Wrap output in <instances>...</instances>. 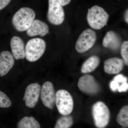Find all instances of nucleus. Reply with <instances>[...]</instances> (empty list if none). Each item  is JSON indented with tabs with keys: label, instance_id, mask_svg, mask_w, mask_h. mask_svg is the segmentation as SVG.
<instances>
[{
	"label": "nucleus",
	"instance_id": "f257e3e1",
	"mask_svg": "<svg viewBox=\"0 0 128 128\" xmlns=\"http://www.w3.org/2000/svg\"><path fill=\"white\" fill-rule=\"evenodd\" d=\"M35 12L31 8H22L14 14L12 23L17 31L24 32L30 27L35 19Z\"/></svg>",
	"mask_w": 128,
	"mask_h": 128
},
{
	"label": "nucleus",
	"instance_id": "f03ea898",
	"mask_svg": "<svg viewBox=\"0 0 128 128\" xmlns=\"http://www.w3.org/2000/svg\"><path fill=\"white\" fill-rule=\"evenodd\" d=\"M109 16L102 8L98 6L88 9L87 20L89 26L95 30H100L107 25Z\"/></svg>",
	"mask_w": 128,
	"mask_h": 128
},
{
	"label": "nucleus",
	"instance_id": "7ed1b4c3",
	"mask_svg": "<svg viewBox=\"0 0 128 128\" xmlns=\"http://www.w3.org/2000/svg\"><path fill=\"white\" fill-rule=\"evenodd\" d=\"M46 48V43L44 40L39 38L30 40L25 48L26 59L30 62L36 61L44 54Z\"/></svg>",
	"mask_w": 128,
	"mask_h": 128
},
{
	"label": "nucleus",
	"instance_id": "20e7f679",
	"mask_svg": "<svg viewBox=\"0 0 128 128\" xmlns=\"http://www.w3.org/2000/svg\"><path fill=\"white\" fill-rule=\"evenodd\" d=\"M92 114L95 126L97 128H105L109 124L110 112L107 106L103 102L98 101L94 104Z\"/></svg>",
	"mask_w": 128,
	"mask_h": 128
},
{
	"label": "nucleus",
	"instance_id": "39448f33",
	"mask_svg": "<svg viewBox=\"0 0 128 128\" xmlns=\"http://www.w3.org/2000/svg\"><path fill=\"white\" fill-rule=\"evenodd\" d=\"M55 104L59 112L63 116L70 115L74 107L73 98L68 92L64 89L56 93Z\"/></svg>",
	"mask_w": 128,
	"mask_h": 128
},
{
	"label": "nucleus",
	"instance_id": "423d86ee",
	"mask_svg": "<svg viewBox=\"0 0 128 128\" xmlns=\"http://www.w3.org/2000/svg\"><path fill=\"white\" fill-rule=\"evenodd\" d=\"M64 18V9L59 0H48V21L53 25H58L63 23Z\"/></svg>",
	"mask_w": 128,
	"mask_h": 128
},
{
	"label": "nucleus",
	"instance_id": "0eeeda50",
	"mask_svg": "<svg viewBox=\"0 0 128 128\" xmlns=\"http://www.w3.org/2000/svg\"><path fill=\"white\" fill-rule=\"evenodd\" d=\"M96 35L92 29H86L79 36L76 44V49L78 53L86 52L93 46L96 42Z\"/></svg>",
	"mask_w": 128,
	"mask_h": 128
},
{
	"label": "nucleus",
	"instance_id": "6e6552de",
	"mask_svg": "<svg viewBox=\"0 0 128 128\" xmlns=\"http://www.w3.org/2000/svg\"><path fill=\"white\" fill-rule=\"evenodd\" d=\"M79 89L82 92L91 96L98 94L100 87L94 76L85 74L79 79L78 83Z\"/></svg>",
	"mask_w": 128,
	"mask_h": 128
},
{
	"label": "nucleus",
	"instance_id": "1a4fd4ad",
	"mask_svg": "<svg viewBox=\"0 0 128 128\" xmlns=\"http://www.w3.org/2000/svg\"><path fill=\"white\" fill-rule=\"evenodd\" d=\"M41 100L44 105L52 109L55 104L56 93L52 83L47 81L44 83L41 90Z\"/></svg>",
	"mask_w": 128,
	"mask_h": 128
},
{
	"label": "nucleus",
	"instance_id": "9d476101",
	"mask_svg": "<svg viewBox=\"0 0 128 128\" xmlns=\"http://www.w3.org/2000/svg\"><path fill=\"white\" fill-rule=\"evenodd\" d=\"M41 87L37 82L28 85L25 90L23 100L28 107L33 108L36 106L38 100Z\"/></svg>",
	"mask_w": 128,
	"mask_h": 128
},
{
	"label": "nucleus",
	"instance_id": "9b49d317",
	"mask_svg": "<svg viewBox=\"0 0 128 128\" xmlns=\"http://www.w3.org/2000/svg\"><path fill=\"white\" fill-rule=\"evenodd\" d=\"M15 60L12 54L8 50L0 53V76L6 75L14 66Z\"/></svg>",
	"mask_w": 128,
	"mask_h": 128
},
{
	"label": "nucleus",
	"instance_id": "f8f14e48",
	"mask_svg": "<svg viewBox=\"0 0 128 128\" xmlns=\"http://www.w3.org/2000/svg\"><path fill=\"white\" fill-rule=\"evenodd\" d=\"M124 64L123 60L118 57L110 58L104 62V71L110 74H118L124 69Z\"/></svg>",
	"mask_w": 128,
	"mask_h": 128
},
{
	"label": "nucleus",
	"instance_id": "ddd939ff",
	"mask_svg": "<svg viewBox=\"0 0 128 128\" xmlns=\"http://www.w3.org/2000/svg\"><path fill=\"white\" fill-rule=\"evenodd\" d=\"M49 32L48 25L44 22L39 20H34L26 32L27 34L30 37L37 35L44 36Z\"/></svg>",
	"mask_w": 128,
	"mask_h": 128
},
{
	"label": "nucleus",
	"instance_id": "4468645a",
	"mask_svg": "<svg viewBox=\"0 0 128 128\" xmlns=\"http://www.w3.org/2000/svg\"><path fill=\"white\" fill-rule=\"evenodd\" d=\"M10 44L12 55L16 60L24 59L25 58V44L20 37H12Z\"/></svg>",
	"mask_w": 128,
	"mask_h": 128
},
{
	"label": "nucleus",
	"instance_id": "2eb2a0df",
	"mask_svg": "<svg viewBox=\"0 0 128 128\" xmlns=\"http://www.w3.org/2000/svg\"><path fill=\"white\" fill-rule=\"evenodd\" d=\"M121 38L118 34L113 31H109L105 34L102 44L105 48L113 50L119 48L121 44Z\"/></svg>",
	"mask_w": 128,
	"mask_h": 128
},
{
	"label": "nucleus",
	"instance_id": "dca6fc26",
	"mask_svg": "<svg viewBox=\"0 0 128 128\" xmlns=\"http://www.w3.org/2000/svg\"><path fill=\"white\" fill-rule=\"evenodd\" d=\"M100 59L96 56H92L89 57L82 64L81 72L83 73H88L94 71L100 63Z\"/></svg>",
	"mask_w": 128,
	"mask_h": 128
},
{
	"label": "nucleus",
	"instance_id": "f3484780",
	"mask_svg": "<svg viewBox=\"0 0 128 128\" xmlns=\"http://www.w3.org/2000/svg\"><path fill=\"white\" fill-rule=\"evenodd\" d=\"M18 128H41L40 124L32 117H25L18 122Z\"/></svg>",
	"mask_w": 128,
	"mask_h": 128
},
{
	"label": "nucleus",
	"instance_id": "a211bd4d",
	"mask_svg": "<svg viewBox=\"0 0 128 128\" xmlns=\"http://www.w3.org/2000/svg\"><path fill=\"white\" fill-rule=\"evenodd\" d=\"M116 121L120 125L124 128H128V105L124 106L121 108L117 115Z\"/></svg>",
	"mask_w": 128,
	"mask_h": 128
},
{
	"label": "nucleus",
	"instance_id": "6ab92c4d",
	"mask_svg": "<svg viewBox=\"0 0 128 128\" xmlns=\"http://www.w3.org/2000/svg\"><path fill=\"white\" fill-rule=\"evenodd\" d=\"M73 123V118L72 116H64L57 120L54 128H70Z\"/></svg>",
	"mask_w": 128,
	"mask_h": 128
},
{
	"label": "nucleus",
	"instance_id": "aec40b11",
	"mask_svg": "<svg viewBox=\"0 0 128 128\" xmlns=\"http://www.w3.org/2000/svg\"><path fill=\"white\" fill-rule=\"evenodd\" d=\"M11 104V101L8 96L0 91V108H9Z\"/></svg>",
	"mask_w": 128,
	"mask_h": 128
},
{
	"label": "nucleus",
	"instance_id": "412c9836",
	"mask_svg": "<svg viewBox=\"0 0 128 128\" xmlns=\"http://www.w3.org/2000/svg\"><path fill=\"white\" fill-rule=\"evenodd\" d=\"M121 54L124 64L128 65V41H125L122 44L121 47Z\"/></svg>",
	"mask_w": 128,
	"mask_h": 128
},
{
	"label": "nucleus",
	"instance_id": "4be33fe9",
	"mask_svg": "<svg viewBox=\"0 0 128 128\" xmlns=\"http://www.w3.org/2000/svg\"><path fill=\"white\" fill-rule=\"evenodd\" d=\"M114 80L116 81L118 83H123V82H127L128 79L126 77L124 76L123 75L118 74L114 77Z\"/></svg>",
	"mask_w": 128,
	"mask_h": 128
},
{
	"label": "nucleus",
	"instance_id": "5701e85b",
	"mask_svg": "<svg viewBox=\"0 0 128 128\" xmlns=\"http://www.w3.org/2000/svg\"><path fill=\"white\" fill-rule=\"evenodd\" d=\"M119 83L117 82L116 81L112 80L110 82V89L112 91L115 92L118 90L120 86Z\"/></svg>",
	"mask_w": 128,
	"mask_h": 128
},
{
	"label": "nucleus",
	"instance_id": "b1692460",
	"mask_svg": "<svg viewBox=\"0 0 128 128\" xmlns=\"http://www.w3.org/2000/svg\"><path fill=\"white\" fill-rule=\"evenodd\" d=\"M128 84L127 82L122 83L121 86H120L118 90L119 92H125L128 90Z\"/></svg>",
	"mask_w": 128,
	"mask_h": 128
},
{
	"label": "nucleus",
	"instance_id": "393cba45",
	"mask_svg": "<svg viewBox=\"0 0 128 128\" xmlns=\"http://www.w3.org/2000/svg\"><path fill=\"white\" fill-rule=\"evenodd\" d=\"M11 0H0V10L6 7Z\"/></svg>",
	"mask_w": 128,
	"mask_h": 128
},
{
	"label": "nucleus",
	"instance_id": "a878e982",
	"mask_svg": "<svg viewBox=\"0 0 128 128\" xmlns=\"http://www.w3.org/2000/svg\"><path fill=\"white\" fill-rule=\"evenodd\" d=\"M71 0H59L62 6H64L70 3Z\"/></svg>",
	"mask_w": 128,
	"mask_h": 128
},
{
	"label": "nucleus",
	"instance_id": "bb28decb",
	"mask_svg": "<svg viewBox=\"0 0 128 128\" xmlns=\"http://www.w3.org/2000/svg\"><path fill=\"white\" fill-rule=\"evenodd\" d=\"M128 9L126 10L125 14V19L126 22L127 23H128Z\"/></svg>",
	"mask_w": 128,
	"mask_h": 128
}]
</instances>
